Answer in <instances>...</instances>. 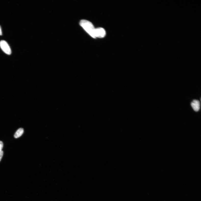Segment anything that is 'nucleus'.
Instances as JSON below:
<instances>
[{
  "label": "nucleus",
  "instance_id": "f257e3e1",
  "mask_svg": "<svg viewBox=\"0 0 201 201\" xmlns=\"http://www.w3.org/2000/svg\"><path fill=\"white\" fill-rule=\"evenodd\" d=\"M80 25L87 33L93 38H95V29L94 26L90 22L85 20L81 21Z\"/></svg>",
  "mask_w": 201,
  "mask_h": 201
},
{
  "label": "nucleus",
  "instance_id": "f03ea898",
  "mask_svg": "<svg viewBox=\"0 0 201 201\" xmlns=\"http://www.w3.org/2000/svg\"><path fill=\"white\" fill-rule=\"evenodd\" d=\"M0 47L5 54L10 55L11 54V50L10 47L8 44L4 40H2L0 42Z\"/></svg>",
  "mask_w": 201,
  "mask_h": 201
},
{
  "label": "nucleus",
  "instance_id": "7ed1b4c3",
  "mask_svg": "<svg viewBox=\"0 0 201 201\" xmlns=\"http://www.w3.org/2000/svg\"><path fill=\"white\" fill-rule=\"evenodd\" d=\"M94 34L96 37L103 38L105 36L106 32L103 28H97L95 29Z\"/></svg>",
  "mask_w": 201,
  "mask_h": 201
},
{
  "label": "nucleus",
  "instance_id": "20e7f679",
  "mask_svg": "<svg viewBox=\"0 0 201 201\" xmlns=\"http://www.w3.org/2000/svg\"><path fill=\"white\" fill-rule=\"evenodd\" d=\"M191 105L192 108L195 111L197 112L200 110V103L199 100H194L191 103Z\"/></svg>",
  "mask_w": 201,
  "mask_h": 201
},
{
  "label": "nucleus",
  "instance_id": "39448f33",
  "mask_svg": "<svg viewBox=\"0 0 201 201\" xmlns=\"http://www.w3.org/2000/svg\"><path fill=\"white\" fill-rule=\"evenodd\" d=\"M24 132L23 129L22 128H20L17 130L14 135V137L15 138H19L21 136Z\"/></svg>",
  "mask_w": 201,
  "mask_h": 201
},
{
  "label": "nucleus",
  "instance_id": "423d86ee",
  "mask_svg": "<svg viewBox=\"0 0 201 201\" xmlns=\"http://www.w3.org/2000/svg\"><path fill=\"white\" fill-rule=\"evenodd\" d=\"M4 144L2 142L0 141V152L2 150Z\"/></svg>",
  "mask_w": 201,
  "mask_h": 201
},
{
  "label": "nucleus",
  "instance_id": "0eeeda50",
  "mask_svg": "<svg viewBox=\"0 0 201 201\" xmlns=\"http://www.w3.org/2000/svg\"><path fill=\"white\" fill-rule=\"evenodd\" d=\"M4 152L2 150L0 152V161H1Z\"/></svg>",
  "mask_w": 201,
  "mask_h": 201
},
{
  "label": "nucleus",
  "instance_id": "6e6552de",
  "mask_svg": "<svg viewBox=\"0 0 201 201\" xmlns=\"http://www.w3.org/2000/svg\"><path fill=\"white\" fill-rule=\"evenodd\" d=\"M2 35V29L1 26H0V35Z\"/></svg>",
  "mask_w": 201,
  "mask_h": 201
}]
</instances>
